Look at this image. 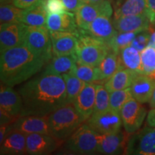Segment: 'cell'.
I'll use <instances>...</instances> for the list:
<instances>
[{
  "instance_id": "1",
  "label": "cell",
  "mask_w": 155,
  "mask_h": 155,
  "mask_svg": "<svg viewBox=\"0 0 155 155\" xmlns=\"http://www.w3.org/2000/svg\"><path fill=\"white\" fill-rule=\"evenodd\" d=\"M23 101L22 116H48L65 104L66 87L62 75L44 74L29 80L19 88Z\"/></svg>"
},
{
  "instance_id": "2",
  "label": "cell",
  "mask_w": 155,
  "mask_h": 155,
  "mask_svg": "<svg viewBox=\"0 0 155 155\" xmlns=\"http://www.w3.org/2000/svg\"><path fill=\"white\" fill-rule=\"evenodd\" d=\"M47 61L25 45L1 52L0 78L2 84L14 87L29 80L41 71Z\"/></svg>"
},
{
  "instance_id": "3",
  "label": "cell",
  "mask_w": 155,
  "mask_h": 155,
  "mask_svg": "<svg viewBox=\"0 0 155 155\" xmlns=\"http://www.w3.org/2000/svg\"><path fill=\"white\" fill-rule=\"evenodd\" d=\"M84 121L73 104H67L48 115L51 135L65 141L82 125Z\"/></svg>"
},
{
  "instance_id": "4",
  "label": "cell",
  "mask_w": 155,
  "mask_h": 155,
  "mask_svg": "<svg viewBox=\"0 0 155 155\" xmlns=\"http://www.w3.org/2000/svg\"><path fill=\"white\" fill-rule=\"evenodd\" d=\"M111 48L106 42L97 39L81 29L75 55L78 62L97 67L110 51Z\"/></svg>"
},
{
  "instance_id": "5",
  "label": "cell",
  "mask_w": 155,
  "mask_h": 155,
  "mask_svg": "<svg viewBox=\"0 0 155 155\" xmlns=\"http://www.w3.org/2000/svg\"><path fill=\"white\" fill-rule=\"evenodd\" d=\"M24 45L34 53L43 58L47 63L53 58V46L50 31L46 26L35 27L27 25Z\"/></svg>"
},
{
  "instance_id": "6",
  "label": "cell",
  "mask_w": 155,
  "mask_h": 155,
  "mask_svg": "<svg viewBox=\"0 0 155 155\" xmlns=\"http://www.w3.org/2000/svg\"><path fill=\"white\" fill-rule=\"evenodd\" d=\"M98 143V134L85 124L67 139L65 147L76 154H92L97 152Z\"/></svg>"
},
{
  "instance_id": "7",
  "label": "cell",
  "mask_w": 155,
  "mask_h": 155,
  "mask_svg": "<svg viewBox=\"0 0 155 155\" xmlns=\"http://www.w3.org/2000/svg\"><path fill=\"white\" fill-rule=\"evenodd\" d=\"M23 110V101L19 91L12 87L1 85L0 91V123L12 124L21 116Z\"/></svg>"
},
{
  "instance_id": "8",
  "label": "cell",
  "mask_w": 155,
  "mask_h": 155,
  "mask_svg": "<svg viewBox=\"0 0 155 155\" xmlns=\"http://www.w3.org/2000/svg\"><path fill=\"white\" fill-rule=\"evenodd\" d=\"M124 152L127 154L155 155V133L153 128L149 126L136 131L128 140Z\"/></svg>"
},
{
  "instance_id": "9",
  "label": "cell",
  "mask_w": 155,
  "mask_h": 155,
  "mask_svg": "<svg viewBox=\"0 0 155 155\" xmlns=\"http://www.w3.org/2000/svg\"><path fill=\"white\" fill-rule=\"evenodd\" d=\"M113 7L109 0H104L96 4H83L75 12L78 27L87 30L97 17L101 15L112 17Z\"/></svg>"
},
{
  "instance_id": "10",
  "label": "cell",
  "mask_w": 155,
  "mask_h": 155,
  "mask_svg": "<svg viewBox=\"0 0 155 155\" xmlns=\"http://www.w3.org/2000/svg\"><path fill=\"white\" fill-rule=\"evenodd\" d=\"M124 128L129 134L139 131L147 115L142 104L132 98L125 104L120 112Z\"/></svg>"
},
{
  "instance_id": "11",
  "label": "cell",
  "mask_w": 155,
  "mask_h": 155,
  "mask_svg": "<svg viewBox=\"0 0 155 155\" xmlns=\"http://www.w3.org/2000/svg\"><path fill=\"white\" fill-rule=\"evenodd\" d=\"M86 124L99 134H108L121 130L123 122L120 114L109 108L104 112L93 114Z\"/></svg>"
},
{
  "instance_id": "12",
  "label": "cell",
  "mask_w": 155,
  "mask_h": 155,
  "mask_svg": "<svg viewBox=\"0 0 155 155\" xmlns=\"http://www.w3.org/2000/svg\"><path fill=\"white\" fill-rule=\"evenodd\" d=\"M63 141L46 134H29L26 135L27 152L31 155L50 154L59 148Z\"/></svg>"
},
{
  "instance_id": "13",
  "label": "cell",
  "mask_w": 155,
  "mask_h": 155,
  "mask_svg": "<svg viewBox=\"0 0 155 155\" xmlns=\"http://www.w3.org/2000/svg\"><path fill=\"white\" fill-rule=\"evenodd\" d=\"M27 25L23 22L1 24L0 28V51L24 45Z\"/></svg>"
},
{
  "instance_id": "14",
  "label": "cell",
  "mask_w": 155,
  "mask_h": 155,
  "mask_svg": "<svg viewBox=\"0 0 155 155\" xmlns=\"http://www.w3.org/2000/svg\"><path fill=\"white\" fill-rule=\"evenodd\" d=\"M11 129L22 131L26 135L35 133L51 135L48 124V115L19 116L18 119L11 124Z\"/></svg>"
},
{
  "instance_id": "15",
  "label": "cell",
  "mask_w": 155,
  "mask_h": 155,
  "mask_svg": "<svg viewBox=\"0 0 155 155\" xmlns=\"http://www.w3.org/2000/svg\"><path fill=\"white\" fill-rule=\"evenodd\" d=\"M97 86L98 84L86 83L73 104L84 121H86L94 113Z\"/></svg>"
},
{
  "instance_id": "16",
  "label": "cell",
  "mask_w": 155,
  "mask_h": 155,
  "mask_svg": "<svg viewBox=\"0 0 155 155\" xmlns=\"http://www.w3.org/2000/svg\"><path fill=\"white\" fill-rule=\"evenodd\" d=\"M54 56L68 55L76 52L78 35L68 32L50 31Z\"/></svg>"
},
{
  "instance_id": "17",
  "label": "cell",
  "mask_w": 155,
  "mask_h": 155,
  "mask_svg": "<svg viewBox=\"0 0 155 155\" xmlns=\"http://www.w3.org/2000/svg\"><path fill=\"white\" fill-rule=\"evenodd\" d=\"M113 25L119 32H141L149 30L150 20L146 13L122 16L113 19Z\"/></svg>"
},
{
  "instance_id": "18",
  "label": "cell",
  "mask_w": 155,
  "mask_h": 155,
  "mask_svg": "<svg viewBox=\"0 0 155 155\" xmlns=\"http://www.w3.org/2000/svg\"><path fill=\"white\" fill-rule=\"evenodd\" d=\"M128 140L125 134L120 130L114 134H99L97 152L103 154H119L125 152Z\"/></svg>"
},
{
  "instance_id": "19",
  "label": "cell",
  "mask_w": 155,
  "mask_h": 155,
  "mask_svg": "<svg viewBox=\"0 0 155 155\" xmlns=\"http://www.w3.org/2000/svg\"><path fill=\"white\" fill-rule=\"evenodd\" d=\"M46 28L49 31L79 34L75 14L68 11L60 14H48Z\"/></svg>"
},
{
  "instance_id": "20",
  "label": "cell",
  "mask_w": 155,
  "mask_h": 155,
  "mask_svg": "<svg viewBox=\"0 0 155 155\" xmlns=\"http://www.w3.org/2000/svg\"><path fill=\"white\" fill-rule=\"evenodd\" d=\"M0 154L2 155H22L28 154L26 134L17 129H11L1 144Z\"/></svg>"
},
{
  "instance_id": "21",
  "label": "cell",
  "mask_w": 155,
  "mask_h": 155,
  "mask_svg": "<svg viewBox=\"0 0 155 155\" xmlns=\"http://www.w3.org/2000/svg\"><path fill=\"white\" fill-rule=\"evenodd\" d=\"M111 19V17L107 15H101L93 21L86 32L108 44L118 33Z\"/></svg>"
},
{
  "instance_id": "22",
  "label": "cell",
  "mask_w": 155,
  "mask_h": 155,
  "mask_svg": "<svg viewBox=\"0 0 155 155\" xmlns=\"http://www.w3.org/2000/svg\"><path fill=\"white\" fill-rule=\"evenodd\" d=\"M155 88V79L144 74H139L130 87L132 97L141 104L150 102Z\"/></svg>"
},
{
  "instance_id": "23",
  "label": "cell",
  "mask_w": 155,
  "mask_h": 155,
  "mask_svg": "<svg viewBox=\"0 0 155 155\" xmlns=\"http://www.w3.org/2000/svg\"><path fill=\"white\" fill-rule=\"evenodd\" d=\"M77 62L78 58L75 53L68 55L54 56L46 64L42 73L62 75L64 73L71 72Z\"/></svg>"
},
{
  "instance_id": "24",
  "label": "cell",
  "mask_w": 155,
  "mask_h": 155,
  "mask_svg": "<svg viewBox=\"0 0 155 155\" xmlns=\"http://www.w3.org/2000/svg\"><path fill=\"white\" fill-rule=\"evenodd\" d=\"M139 73L128 68H120L105 83L106 88L111 93L115 91L130 88Z\"/></svg>"
},
{
  "instance_id": "25",
  "label": "cell",
  "mask_w": 155,
  "mask_h": 155,
  "mask_svg": "<svg viewBox=\"0 0 155 155\" xmlns=\"http://www.w3.org/2000/svg\"><path fill=\"white\" fill-rule=\"evenodd\" d=\"M47 17L48 12L45 7V0H40L36 5L24 9L22 22L28 26H46Z\"/></svg>"
},
{
  "instance_id": "26",
  "label": "cell",
  "mask_w": 155,
  "mask_h": 155,
  "mask_svg": "<svg viewBox=\"0 0 155 155\" xmlns=\"http://www.w3.org/2000/svg\"><path fill=\"white\" fill-rule=\"evenodd\" d=\"M119 58L122 68L130 69L139 74H142L141 53L133 46L129 45L123 48L120 51Z\"/></svg>"
},
{
  "instance_id": "27",
  "label": "cell",
  "mask_w": 155,
  "mask_h": 155,
  "mask_svg": "<svg viewBox=\"0 0 155 155\" xmlns=\"http://www.w3.org/2000/svg\"><path fill=\"white\" fill-rule=\"evenodd\" d=\"M97 67L100 71L101 81L110 78L118 70L124 68L121 65L119 54L116 53L111 49Z\"/></svg>"
},
{
  "instance_id": "28",
  "label": "cell",
  "mask_w": 155,
  "mask_h": 155,
  "mask_svg": "<svg viewBox=\"0 0 155 155\" xmlns=\"http://www.w3.org/2000/svg\"><path fill=\"white\" fill-rule=\"evenodd\" d=\"M147 9V0H124L119 7L115 8L114 18L127 15H140Z\"/></svg>"
},
{
  "instance_id": "29",
  "label": "cell",
  "mask_w": 155,
  "mask_h": 155,
  "mask_svg": "<svg viewBox=\"0 0 155 155\" xmlns=\"http://www.w3.org/2000/svg\"><path fill=\"white\" fill-rule=\"evenodd\" d=\"M62 76L65 82L67 104H73L86 83L79 79L71 72L64 73Z\"/></svg>"
},
{
  "instance_id": "30",
  "label": "cell",
  "mask_w": 155,
  "mask_h": 155,
  "mask_svg": "<svg viewBox=\"0 0 155 155\" xmlns=\"http://www.w3.org/2000/svg\"><path fill=\"white\" fill-rule=\"evenodd\" d=\"M71 73L86 83H93L95 81H101L100 71L98 67L91 66L77 62Z\"/></svg>"
},
{
  "instance_id": "31",
  "label": "cell",
  "mask_w": 155,
  "mask_h": 155,
  "mask_svg": "<svg viewBox=\"0 0 155 155\" xmlns=\"http://www.w3.org/2000/svg\"><path fill=\"white\" fill-rule=\"evenodd\" d=\"M142 74L155 79V48L147 46L141 52Z\"/></svg>"
},
{
  "instance_id": "32",
  "label": "cell",
  "mask_w": 155,
  "mask_h": 155,
  "mask_svg": "<svg viewBox=\"0 0 155 155\" xmlns=\"http://www.w3.org/2000/svg\"><path fill=\"white\" fill-rule=\"evenodd\" d=\"M132 98L130 88L110 93V108L116 113L120 114L126 103Z\"/></svg>"
},
{
  "instance_id": "33",
  "label": "cell",
  "mask_w": 155,
  "mask_h": 155,
  "mask_svg": "<svg viewBox=\"0 0 155 155\" xmlns=\"http://www.w3.org/2000/svg\"><path fill=\"white\" fill-rule=\"evenodd\" d=\"M23 12H24V9L18 8L12 4L1 5V7H0L1 24L22 22Z\"/></svg>"
},
{
  "instance_id": "34",
  "label": "cell",
  "mask_w": 155,
  "mask_h": 155,
  "mask_svg": "<svg viewBox=\"0 0 155 155\" xmlns=\"http://www.w3.org/2000/svg\"><path fill=\"white\" fill-rule=\"evenodd\" d=\"M139 32H119L108 42L110 48L116 53L119 54L120 51L127 46L131 45L133 40Z\"/></svg>"
},
{
  "instance_id": "35",
  "label": "cell",
  "mask_w": 155,
  "mask_h": 155,
  "mask_svg": "<svg viewBox=\"0 0 155 155\" xmlns=\"http://www.w3.org/2000/svg\"><path fill=\"white\" fill-rule=\"evenodd\" d=\"M110 108V93L105 86L98 84L94 113L98 114L107 111Z\"/></svg>"
},
{
  "instance_id": "36",
  "label": "cell",
  "mask_w": 155,
  "mask_h": 155,
  "mask_svg": "<svg viewBox=\"0 0 155 155\" xmlns=\"http://www.w3.org/2000/svg\"><path fill=\"white\" fill-rule=\"evenodd\" d=\"M151 34L148 30L144 31V32H139L135 38L134 39L131 45L138 50L139 52L142 51L145 48L148 46L149 42H150Z\"/></svg>"
},
{
  "instance_id": "37",
  "label": "cell",
  "mask_w": 155,
  "mask_h": 155,
  "mask_svg": "<svg viewBox=\"0 0 155 155\" xmlns=\"http://www.w3.org/2000/svg\"><path fill=\"white\" fill-rule=\"evenodd\" d=\"M45 7L48 14H60L67 11L62 0H45Z\"/></svg>"
},
{
  "instance_id": "38",
  "label": "cell",
  "mask_w": 155,
  "mask_h": 155,
  "mask_svg": "<svg viewBox=\"0 0 155 155\" xmlns=\"http://www.w3.org/2000/svg\"><path fill=\"white\" fill-rule=\"evenodd\" d=\"M40 1V0H1V5L12 4L18 8L25 9L36 5Z\"/></svg>"
},
{
  "instance_id": "39",
  "label": "cell",
  "mask_w": 155,
  "mask_h": 155,
  "mask_svg": "<svg viewBox=\"0 0 155 155\" xmlns=\"http://www.w3.org/2000/svg\"><path fill=\"white\" fill-rule=\"evenodd\" d=\"M66 10L71 12H75L81 5H83V0H62Z\"/></svg>"
},
{
  "instance_id": "40",
  "label": "cell",
  "mask_w": 155,
  "mask_h": 155,
  "mask_svg": "<svg viewBox=\"0 0 155 155\" xmlns=\"http://www.w3.org/2000/svg\"><path fill=\"white\" fill-rule=\"evenodd\" d=\"M146 13L151 24H155V0H147Z\"/></svg>"
},
{
  "instance_id": "41",
  "label": "cell",
  "mask_w": 155,
  "mask_h": 155,
  "mask_svg": "<svg viewBox=\"0 0 155 155\" xmlns=\"http://www.w3.org/2000/svg\"><path fill=\"white\" fill-rule=\"evenodd\" d=\"M147 123L148 126L155 128V108H153L147 114Z\"/></svg>"
},
{
  "instance_id": "42",
  "label": "cell",
  "mask_w": 155,
  "mask_h": 155,
  "mask_svg": "<svg viewBox=\"0 0 155 155\" xmlns=\"http://www.w3.org/2000/svg\"><path fill=\"white\" fill-rule=\"evenodd\" d=\"M148 46H152V47L155 48V31L151 34Z\"/></svg>"
},
{
  "instance_id": "43",
  "label": "cell",
  "mask_w": 155,
  "mask_h": 155,
  "mask_svg": "<svg viewBox=\"0 0 155 155\" xmlns=\"http://www.w3.org/2000/svg\"><path fill=\"white\" fill-rule=\"evenodd\" d=\"M150 106L152 108H155V88L154 89V91H153L152 98L150 101Z\"/></svg>"
},
{
  "instance_id": "44",
  "label": "cell",
  "mask_w": 155,
  "mask_h": 155,
  "mask_svg": "<svg viewBox=\"0 0 155 155\" xmlns=\"http://www.w3.org/2000/svg\"><path fill=\"white\" fill-rule=\"evenodd\" d=\"M104 0H83L84 4H96L101 2Z\"/></svg>"
},
{
  "instance_id": "45",
  "label": "cell",
  "mask_w": 155,
  "mask_h": 155,
  "mask_svg": "<svg viewBox=\"0 0 155 155\" xmlns=\"http://www.w3.org/2000/svg\"><path fill=\"white\" fill-rule=\"evenodd\" d=\"M153 128V127H152ZM153 129H154V133H155V128H153Z\"/></svg>"
}]
</instances>
